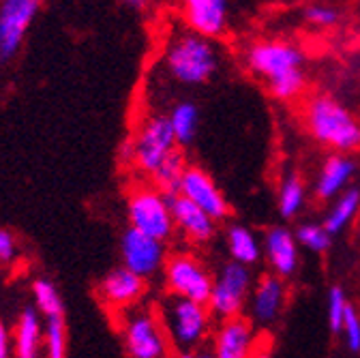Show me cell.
<instances>
[{
	"mask_svg": "<svg viewBox=\"0 0 360 358\" xmlns=\"http://www.w3.org/2000/svg\"><path fill=\"white\" fill-rule=\"evenodd\" d=\"M253 273L251 268L236 264V262H225L219 273L214 275L208 309L214 316V320H228L243 316V309L249 302L251 290H253Z\"/></svg>",
	"mask_w": 360,
	"mask_h": 358,
	"instance_id": "cell-8",
	"label": "cell"
},
{
	"mask_svg": "<svg viewBox=\"0 0 360 358\" xmlns=\"http://www.w3.org/2000/svg\"><path fill=\"white\" fill-rule=\"evenodd\" d=\"M163 281L169 296L208 305L214 277L195 253L178 251L172 253L163 266Z\"/></svg>",
	"mask_w": 360,
	"mask_h": 358,
	"instance_id": "cell-7",
	"label": "cell"
},
{
	"mask_svg": "<svg viewBox=\"0 0 360 358\" xmlns=\"http://www.w3.org/2000/svg\"><path fill=\"white\" fill-rule=\"evenodd\" d=\"M120 3L131 7V9H144L148 5V0H120Z\"/></svg>",
	"mask_w": 360,
	"mask_h": 358,
	"instance_id": "cell-36",
	"label": "cell"
},
{
	"mask_svg": "<svg viewBox=\"0 0 360 358\" xmlns=\"http://www.w3.org/2000/svg\"><path fill=\"white\" fill-rule=\"evenodd\" d=\"M349 300H347V294L341 286H333L328 290V296H326V320H328V326L333 333H341L343 328V320H345V313L349 309Z\"/></svg>",
	"mask_w": 360,
	"mask_h": 358,
	"instance_id": "cell-28",
	"label": "cell"
},
{
	"mask_svg": "<svg viewBox=\"0 0 360 358\" xmlns=\"http://www.w3.org/2000/svg\"><path fill=\"white\" fill-rule=\"evenodd\" d=\"M341 337H343V343L349 352H354V354L360 352V313L354 305H349V309L345 313Z\"/></svg>",
	"mask_w": 360,
	"mask_h": 358,
	"instance_id": "cell-31",
	"label": "cell"
},
{
	"mask_svg": "<svg viewBox=\"0 0 360 358\" xmlns=\"http://www.w3.org/2000/svg\"><path fill=\"white\" fill-rule=\"evenodd\" d=\"M221 67V56L212 39L193 30L174 34L163 52V69L169 79L180 86L198 88L214 79Z\"/></svg>",
	"mask_w": 360,
	"mask_h": 358,
	"instance_id": "cell-3",
	"label": "cell"
},
{
	"mask_svg": "<svg viewBox=\"0 0 360 358\" xmlns=\"http://www.w3.org/2000/svg\"><path fill=\"white\" fill-rule=\"evenodd\" d=\"M251 358H275V356H273V352H270L268 345H257L255 352L251 354Z\"/></svg>",
	"mask_w": 360,
	"mask_h": 358,
	"instance_id": "cell-35",
	"label": "cell"
},
{
	"mask_svg": "<svg viewBox=\"0 0 360 358\" xmlns=\"http://www.w3.org/2000/svg\"><path fill=\"white\" fill-rule=\"evenodd\" d=\"M356 234H358V238H360V221H358V228H356Z\"/></svg>",
	"mask_w": 360,
	"mask_h": 358,
	"instance_id": "cell-37",
	"label": "cell"
},
{
	"mask_svg": "<svg viewBox=\"0 0 360 358\" xmlns=\"http://www.w3.org/2000/svg\"><path fill=\"white\" fill-rule=\"evenodd\" d=\"M167 120H169V127L174 131V138H176V144L183 148V146H189L198 131H200V120H202V114H200V108L195 101L191 99H180L176 101L169 112L165 114Z\"/></svg>",
	"mask_w": 360,
	"mask_h": 358,
	"instance_id": "cell-22",
	"label": "cell"
},
{
	"mask_svg": "<svg viewBox=\"0 0 360 358\" xmlns=\"http://www.w3.org/2000/svg\"><path fill=\"white\" fill-rule=\"evenodd\" d=\"M148 286H146V279L138 277L135 273L127 271L124 266H116L112 268V271L101 279L99 283V296L101 300L122 313L127 309H133V307H138L146 294Z\"/></svg>",
	"mask_w": 360,
	"mask_h": 358,
	"instance_id": "cell-17",
	"label": "cell"
},
{
	"mask_svg": "<svg viewBox=\"0 0 360 358\" xmlns=\"http://www.w3.org/2000/svg\"><path fill=\"white\" fill-rule=\"evenodd\" d=\"M358 212H360V189L352 185L337 200H333V204H330V208L322 221V226L335 238L352 226L358 217Z\"/></svg>",
	"mask_w": 360,
	"mask_h": 358,
	"instance_id": "cell-21",
	"label": "cell"
},
{
	"mask_svg": "<svg viewBox=\"0 0 360 358\" xmlns=\"http://www.w3.org/2000/svg\"><path fill=\"white\" fill-rule=\"evenodd\" d=\"M341 11L326 3H311L302 9V20L315 28H335L341 22Z\"/></svg>",
	"mask_w": 360,
	"mask_h": 358,
	"instance_id": "cell-30",
	"label": "cell"
},
{
	"mask_svg": "<svg viewBox=\"0 0 360 358\" xmlns=\"http://www.w3.org/2000/svg\"><path fill=\"white\" fill-rule=\"evenodd\" d=\"M302 120L309 138L320 146L339 155L360 151V120L337 97L326 93L311 95L304 101Z\"/></svg>",
	"mask_w": 360,
	"mask_h": 358,
	"instance_id": "cell-2",
	"label": "cell"
},
{
	"mask_svg": "<svg viewBox=\"0 0 360 358\" xmlns=\"http://www.w3.org/2000/svg\"><path fill=\"white\" fill-rule=\"evenodd\" d=\"M189 163H187V157L183 153V148H176L163 163L161 167L155 172V176L150 178L153 185L163 191L165 196H174L178 193V187H180V181H183V176L187 172Z\"/></svg>",
	"mask_w": 360,
	"mask_h": 358,
	"instance_id": "cell-25",
	"label": "cell"
},
{
	"mask_svg": "<svg viewBox=\"0 0 360 358\" xmlns=\"http://www.w3.org/2000/svg\"><path fill=\"white\" fill-rule=\"evenodd\" d=\"M296 243L300 249H307L311 253H326L333 245V236L326 232V228L322 223H300V226L294 230Z\"/></svg>",
	"mask_w": 360,
	"mask_h": 358,
	"instance_id": "cell-26",
	"label": "cell"
},
{
	"mask_svg": "<svg viewBox=\"0 0 360 358\" xmlns=\"http://www.w3.org/2000/svg\"><path fill=\"white\" fill-rule=\"evenodd\" d=\"M41 343V320L34 307H26L15 328V356L18 358H39Z\"/></svg>",
	"mask_w": 360,
	"mask_h": 358,
	"instance_id": "cell-24",
	"label": "cell"
},
{
	"mask_svg": "<svg viewBox=\"0 0 360 358\" xmlns=\"http://www.w3.org/2000/svg\"><path fill=\"white\" fill-rule=\"evenodd\" d=\"M120 266H124L127 271L148 281L155 275L163 273V266L167 262L165 243L127 228L120 238Z\"/></svg>",
	"mask_w": 360,
	"mask_h": 358,
	"instance_id": "cell-10",
	"label": "cell"
},
{
	"mask_svg": "<svg viewBox=\"0 0 360 358\" xmlns=\"http://www.w3.org/2000/svg\"><path fill=\"white\" fill-rule=\"evenodd\" d=\"M18 247H15V236L9 230H0V264H9L15 260Z\"/></svg>",
	"mask_w": 360,
	"mask_h": 358,
	"instance_id": "cell-32",
	"label": "cell"
},
{
	"mask_svg": "<svg viewBox=\"0 0 360 358\" xmlns=\"http://www.w3.org/2000/svg\"><path fill=\"white\" fill-rule=\"evenodd\" d=\"M118 326L127 358H172L174 347L155 307L138 305L122 311Z\"/></svg>",
	"mask_w": 360,
	"mask_h": 358,
	"instance_id": "cell-5",
	"label": "cell"
},
{
	"mask_svg": "<svg viewBox=\"0 0 360 358\" xmlns=\"http://www.w3.org/2000/svg\"><path fill=\"white\" fill-rule=\"evenodd\" d=\"M9 333H7V326L5 322L0 320V358H9Z\"/></svg>",
	"mask_w": 360,
	"mask_h": 358,
	"instance_id": "cell-33",
	"label": "cell"
},
{
	"mask_svg": "<svg viewBox=\"0 0 360 358\" xmlns=\"http://www.w3.org/2000/svg\"><path fill=\"white\" fill-rule=\"evenodd\" d=\"M223 236H225V249H228L232 262L251 268L264 260L262 238H257V234L251 228H247L245 223H230L225 228Z\"/></svg>",
	"mask_w": 360,
	"mask_h": 358,
	"instance_id": "cell-20",
	"label": "cell"
},
{
	"mask_svg": "<svg viewBox=\"0 0 360 358\" xmlns=\"http://www.w3.org/2000/svg\"><path fill=\"white\" fill-rule=\"evenodd\" d=\"M307 206V183L296 172H288L279 183L277 210L283 219H296Z\"/></svg>",
	"mask_w": 360,
	"mask_h": 358,
	"instance_id": "cell-23",
	"label": "cell"
},
{
	"mask_svg": "<svg viewBox=\"0 0 360 358\" xmlns=\"http://www.w3.org/2000/svg\"><path fill=\"white\" fill-rule=\"evenodd\" d=\"M262 249L264 260L268 262V268L279 279H290L296 275L300 266V247L296 243V236L285 226H273L268 228L262 236Z\"/></svg>",
	"mask_w": 360,
	"mask_h": 358,
	"instance_id": "cell-15",
	"label": "cell"
},
{
	"mask_svg": "<svg viewBox=\"0 0 360 358\" xmlns=\"http://www.w3.org/2000/svg\"><path fill=\"white\" fill-rule=\"evenodd\" d=\"M178 196L187 198L198 208H202L217 223L230 219V202L214 183V178L200 165H189L178 187Z\"/></svg>",
	"mask_w": 360,
	"mask_h": 358,
	"instance_id": "cell-12",
	"label": "cell"
},
{
	"mask_svg": "<svg viewBox=\"0 0 360 358\" xmlns=\"http://www.w3.org/2000/svg\"><path fill=\"white\" fill-rule=\"evenodd\" d=\"M257 345L255 324L245 316H236L221 320L214 326L208 350L212 352V358H251Z\"/></svg>",
	"mask_w": 360,
	"mask_h": 358,
	"instance_id": "cell-13",
	"label": "cell"
},
{
	"mask_svg": "<svg viewBox=\"0 0 360 358\" xmlns=\"http://www.w3.org/2000/svg\"><path fill=\"white\" fill-rule=\"evenodd\" d=\"M159 318L165 328V335L174 347V352L185 354L195 352L204 347V343L212 335L214 316L210 313L208 305L178 298V296H165L159 305Z\"/></svg>",
	"mask_w": 360,
	"mask_h": 358,
	"instance_id": "cell-4",
	"label": "cell"
},
{
	"mask_svg": "<svg viewBox=\"0 0 360 358\" xmlns=\"http://www.w3.org/2000/svg\"><path fill=\"white\" fill-rule=\"evenodd\" d=\"M180 358H212V352L208 347H200L195 352H185V354H178Z\"/></svg>",
	"mask_w": 360,
	"mask_h": 358,
	"instance_id": "cell-34",
	"label": "cell"
},
{
	"mask_svg": "<svg viewBox=\"0 0 360 358\" xmlns=\"http://www.w3.org/2000/svg\"><path fill=\"white\" fill-rule=\"evenodd\" d=\"M45 350L48 358H67V328L65 318H48L45 322Z\"/></svg>",
	"mask_w": 360,
	"mask_h": 358,
	"instance_id": "cell-29",
	"label": "cell"
},
{
	"mask_svg": "<svg viewBox=\"0 0 360 358\" xmlns=\"http://www.w3.org/2000/svg\"><path fill=\"white\" fill-rule=\"evenodd\" d=\"M245 63L253 75L266 82L275 99L294 101L304 93V54L296 43L285 39L253 41L245 52Z\"/></svg>",
	"mask_w": 360,
	"mask_h": 358,
	"instance_id": "cell-1",
	"label": "cell"
},
{
	"mask_svg": "<svg viewBox=\"0 0 360 358\" xmlns=\"http://www.w3.org/2000/svg\"><path fill=\"white\" fill-rule=\"evenodd\" d=\"M356 161L349 155L333 153L328 155L315 176L313 183V196L320 202H333L337 200L347 187H352V181L356 176Z\"/></svg>",
	"mask_w": 360,
	"mask_h": 358,
	"instance_id": "cell-19",
	"label": "cell"
},
{
	"mask_svg": "<svg viewBox=\"0 0 360 358\" xmlns=\"http://www.w3.org/2000/svg\"><path fill=\"white\" fill-rule=\"evenodd\" d=\"M288 300L285 281L273 273L262 275L249 296V320L257 326H273L283 313Z\"/></svg>",
	"mask_w": 360,
	"mask_h": 358,
	"instance_id": "cell-16",
	"label": "cell"
},
{
	"mask_svg": "<svg viewBox=\"0 0 360 358\" xmlns=\"http://www.w3.org/2000/svg\"><path fill=\"white\" fill-rule=\"evenodd\" d=\"M127 217L129 228L148 234L161 243H167L174 236V219L169 196L159 191L155 185L135 187L127 200Z\"/></svg>",
	"mask_w": 360,
	"mask_h": 358,
	"instance_id": "cell-6",
	"label": "cell"
},
{
	"mask_svg": "<svg viewBox=\"0 0 360 358\" xmlns=\"http://www.w3.org/2000/svg\"><path fill=\"white\" fill-rule=\"evenodd\" d=\"M174 230L191 245H208L217 234V221L183 196H169Z\"/></svg>",
	"mask_w": 360,
	"mask_h": 358,
	"instance_id": "cell-18",
	"label": "cell"
},
{
	"mask_svg": "<svg viewBox=\"0 0 360 358\" xmlns=\"http://www.w3.org/2000/svg\"><path fill=\"white\" fill-rule=\"evenodd\" d=\"M131 142H133V163L131 165L142 176H148V178H153L155 172L161 167V163L176 148H180L176 144L169 120L163 114L150 116L140 127V131L135 133V138Z\"/></svg>",
	"mask_w": 360,
	"mask_h": 358,
	"instance_id": "cell-9",
	"label": "cell"
},
{
	"mask_svg": "<svg viewBox=\"0 0 360 358\" xmlns=\"http://www.w3.org/2000/svg\"><path fill=\"white\" fill-rule=\"evenodd\" d=\"M41 9V0H0V63L18 56Z\"/></svg>",
	"mask_w": 360,
	"mask_h": 358,
	"instance_id": "cell-11",
	"label": "cell"
},
{
	"mask_svg": "<svg viewBox=\"0 0 360 358\" xmlns=\"http://www.w3.org/2000/svg\"><path fill=\"white\" fill-rule=\"evenodd\" d=\"M32 294H34L37 311L43 313L45 320L63 316V298L50 279H37L32 283Z\"/></svg>",
	"mask_w": 360,
	"mask_h": 358,
	"instance_id": "cell-27",
	"label": "cell"
},
{
	"mask_svg": "<svg viewBox=\"0 0 360 358\" xmlns=\"http://www.w3.org/2000/svg\"><path fill=\"white\" fill-rule=\"evenodd\" d=\"M232 0H183V22L189 30L206 37L219 39L230 26Z\"/></svg>",
	"mask_w": 360,
	"mask_h": 358,
	"instance_id": "cell-14",
	"label": "cell"
}]
</instances>
